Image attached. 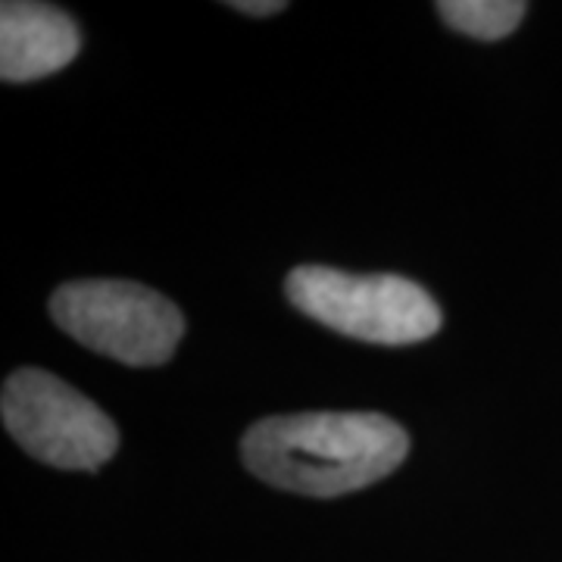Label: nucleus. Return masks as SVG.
I'll use <instances>...</instances> for the list:
<instances>
[{"label": "nucleus", "instance_id": "f257e3e1", "mask_svg": "<svg viewBox=\"0 0 562 562\" xmlns=\"http://www.w3.org/2000/svg\"><path fill=\"white\" fill-rule=\"evenodd\" d=\"M409 435L382 413H294L257 422L241 441L244 465L281 491L341 497L387 479Z\"/></svg>", "mask_w": 562, "mask_h": 562}, {"label": "nucleus", "instance_id": "f03ea898", "mask_svg": "<svg viewBox=\"0 0 562 562\" xmlns=\"http://www.w3.org/2000/svg\"><path fill=\"white\" fill-rule=\"evenodd\" d=\"M284 294L303 316L366 344H419L443 325L431 294L403 276H350L328 266H297L284 281Z\"/></svg>", "mask_w": 562, "mask_h": 562}, {"label": "nucleus", "instance_id": "7ed1b4c3", "mask_svg": "<svg viewBox=\"0 0 562 562\" xmlns=\"http://www.w3.org/2000/svg\"><path fill=\"white\" fill-rule=\"evenodd\" d=\"M50 316L69 338L125 366L169 362L184 335L179 306L138 281H69L54 291Z\"/></svg>", "mask_w": 562, "mask_h": 562}, {"label": "nucleus", "instance_id": "20e7f679", "mask_svg": "<svg viewBox=\"0 0 562 562\" xmlns=\"http://www.w3.org/2000/svg\"><path fill=\"white\" fill-rule=\"evenodd\" d=\"M0 416L29 457L66 472H98L120 450V431L98 403L44 369L3 382Z\"/></svg>", "mask_w": 562, "mask_h": 562}, {"label": "nucleus", "instance_id": "39448f33", "mask_svg": "<svg viewBox=\"0 0 562 562\" xmlns=\"http://www.w3.org/2000/svg\"><path fill=\"white\" fill-rule=\"evenodd\" d=\"M81 32L50 3L7 0L0 7V79L35 81L76 60Z\"/></svg>", "mask_w": 562, "mask_h": 562}, {"label": "nucleus", "instance_id": "423d86ee", "mask_svg": "<svg viewBox=\"0 0 562 562\" xmlns=\"http://www.w3.org/2000/svg\"><path fill=\"white\" fill-rule=\"evenodd\" d=\"M522 0H441V20L462 35L479 41L506 38L525 16Z\"/></svg>", "mask_w": 562, "mask_h": 562}, {"label": "nucleus", "instance_id": "0eeeda50", "mask_svg": "<svg viewBox=\"0 0 562 562\" xmlns=\"http://www.w3.org/2000/svg\"><path fill=\"white\" fill-rule=\"evenodd\" d=\"M238 13H250V16H272V13H281L288 3L284 0H238V3H232Z\"/></svg>", "mask_w": 562, "mask_h": 562}]
</instances>
